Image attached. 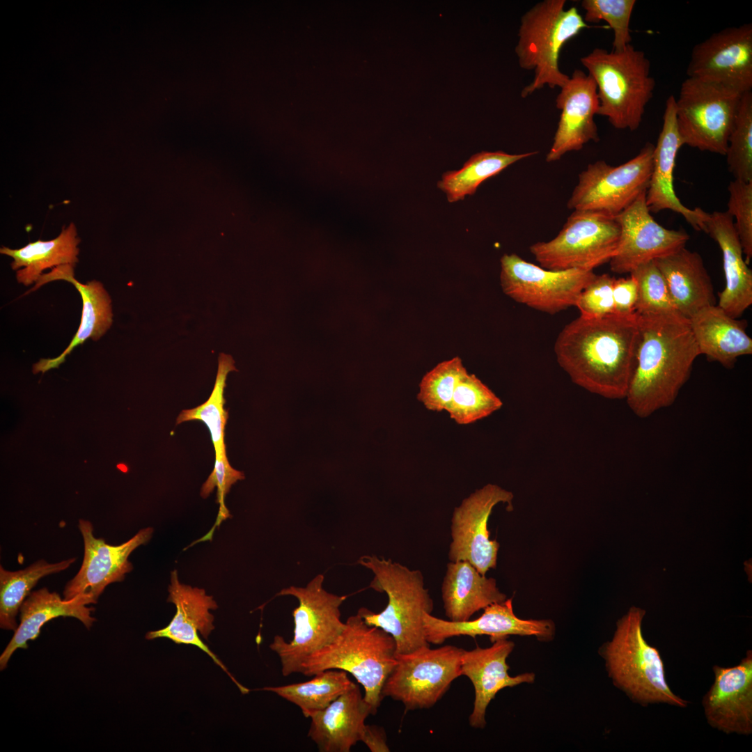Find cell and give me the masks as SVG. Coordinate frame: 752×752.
I'll return each instance as SVG.
<instances>
[{"label": "cell", "instance_id": "26", "mask_svg": "<svg viewBox=\"0 0 752 752\" xmlns=\"http://www.w3.org/2000/svg\"><path fill=\"white\" fill-rule=\"evenodd\" d=\"M75 265H62L52 268L51 272L42 274L36 285L26 294L34 291L42 285L56 280L71 283L79 291L82 299V314L79 329L68 347L58 357L54 359H42L33 366V373H42L58 368L65 357L79 345L87 339L99 340L110 328L113 322L111 300L103 285L95 280L86 284L79 282L74 276Z\"/></svg>", "mask_w": 752, "mask_h": 752}, {"label": "cell", "instance_id": "3", "mask_svg": "<svg viewBox=\"0 0 752 752\" xmlns=\"http://www.w3.org/2000/svg\"><path fill=\"white\" fill-rule=\"evenodd\" d=\"M645 613L631 607L618 620L612 639L599 648L608 676L616 687L642 706L666 703L685 707L689 702L675 694L667 683L659 650L643 637Z\"/></svg>", "mask_w": 752, "mask_h": 752}, {"label": "cell", "instance_id": "15", "mask_svg": "<svg viewBox=\"0 0 752 752\" xmlns=\"http://www.w3.org/2000/svg\"><path fill=\"white\" fill-rule=\"evenodd\" d=\"M687 76L719 83L741 93L752 88V24L725 28L692 49Z\"/></svg>", "mask_w": 752, "mask_h": 752}, {"label": "cell", "instance_id": "31", "mask_svg": "<svg viewBox=\"0 0 752 752\" xmlns=\"http://www.w3.org/2000/svg\"><path fill=\"white\" fill-rule=\"evenodd\" d=\"M80 239L73 223L64 228L56 238L37 240L17 249L2 246L0 253L11 257V267L17 270L16 278L19 283L28 286L36 283L42 272L48 268L78 262Z\"/></svg>", "mask_w": 752, "mask_h": 752}, {"label": "cell", "instance_id": "35", "mask_svg": "<svg viewBox=\"0 0 752 752\" xmlns=\"http://www.w3.org/2000/svg\"><path fill=\"white\" fill-rule=\"evenodd\" d=\"M234 364L230 355L221 353L215 383L209 398L195 408L182 410L176 419V424L194 420L203 421L210 431L215 454L226 452L224 430L228 412L224 407L226 402L224 391L228 374L237 370Z\"/></svg>", "mask_w": 752, "mask_h": 752}, {"label": "cell", "instance_id": "41", "mask_svg": "<svg viewBox=\"0 0 752 752\" xmlns=\"http://www.w3.org/2000/svg\"><path fill=\"white\" fill-rule=\"evenodd\" d=\"M729 199L726 211L735 219L747 264L752 257V182L734 180L728 186Z\"/></svg>", "mask_w": 752, "mask_h": 752}, {"label": "cell", "instance_id": "19", "mask_svg": "<svg viewBox=\"0 0 752 752\" xmlns=\"http://www.w3.org/2000/svg\"><path fill=\"white\" fill-rule=\"evenodd\" d=\"M599 106L594 79L583 71L574 70L556 98V107L561 112L552 145L546 155L547 162L558 161L568 152L579 150L590 141H599L594 120Z\"/></svg>", "mask_w": 752, "mask_h": 752}, {"label": "cell", "instance_id": "21", "mask_svg": "<svg viewBox=\"0 0 752 752\" xmlns=\"http://www.w3.org/2000/svg\"><path fill=\"white\" fill-rule=\"evenodd\" d=\"M169 593L167 601L175 604V614L166 627L148 632L146 634V639L153 640L166 638L176 644L196 646L228 675L242 694L249 693V690L235 679L226 666L198 636L199 632L203 639L207 640L214 629V616L210 611L217 609L218 606L212 596L206 595L204 589L181 583L175 570L171 574Z\"/></svg>", "mask_w": 752, "mask_h": 752}, {"label": "cell", "instance_id": "14", "mask_svg": "<svg viewBox=\"0 0 752 752\" xmlns=\"http://www.w3.org/2000/svg\"><path fill=\"white\" fill-rule=\"evenodd\" d=\"M513 494L494 484L476 490L455 507L451 524L450 561H465L485 575L496 567L499 543L489 538V517L500 503L511 505Z\"/></svg>", "mask_w": 752, "mask_h": 752}, {"label": "cell", "instance_id": "10", "mask_svg": "<svg viewBox=\"0 0 752 752\" xmlns=\"http://www.w3.org/2000/svg\"><path fill=\"white\" fill-rule=\"evenodd\" d=\"M620 234L616 217L574 210L554 238L534 243L529 249L545 269L593 271L615 255Z\"/></svg>", "mask_w": 752, "mask_h": 752}, {"label": "cell", "instance_id": "18", "mask_svg": "<svg viewBox=\"0 0 752 752\" xmlns=\"http://www.w3.org/2000/svg\"><path fill=\"white\" fill-rule=\"evenodd\" d=\"M424 634L430 644H442L446 639L454 636H489L491 643L508 639L510 635L534 636L540 642L549 643L554 640L556 626L550 619L524 620L514 613L512 598L499 603L490 604L478 618L464 622L446 620L425 612L423 616Z\"/></svg>", "mask_w": 752, "mask_h": 752}, {"label": "cell", "instance_id": "1", "mask_svg": "<svg viewBox=\"0 0 752 752\" xmlns=\"http://www.w3.org/2000/svg\"><path fill=\"white\" fill-rule=\"evenodd\" d=\"M639 337L638 315H579L558 334L554 352L571 380L608 399H624L634 371Z\"/></svg>", "mask_w": 752, "mask_h": 752}, {"label": "cell", "instance_id": "32", "mask_svg": "<svg viewBox=\"0 0 752 752\" xmlns=\"http://www.w3.org/2000/svg\"><path fill=\"white\" fill-rule=\"evenodd\" d=\"M538 154L537 151L509 154L501 150L482 151L473 155L457 171H448L442 175L437 187L446 195L449 202L462 200L473 194L485 180L493 177L511 164Z\"/></svg>", "mask_w": 752, "mask_h": 752}, {"label": "cell", "instance_id": "2", "mask_svg": "<svg viewBox=\"0 0 752 752\" xmlns=\"http://www.w3.org/2000/svg\"><path fill=\"white\" fill-rule=\"evenodd\" d=\"M637 315L636 362L625 399L645 418L674 403L700 354L689 320L676 311Z\"/></svg>", "mask_w": 752, "mask_h": 752}, {"label": "cell", "instance_id": "7", "mask_svg": "<svg viewBox=\"0 0 752 752\" xmlns=\"http://www.w3.org/2000/svg\"><path fill=\"white\" fill-rule=\"evenodd\" d=\"M565 0H544L521 18L515 53L519 65L534 72L532 81L521 92L523 98L545 86L561 88L570 79L559 68L561 51L568 40L589 26L577 8L565 9Z\"/></svg>", "mask_w": 752, "mask_h": 752}, {"label": "cell", "instance_id": "12", "mask_svg": "<svg viewBox=\"0 0 752 752\" xmlns=\"http://www.w3.org/2000/svg\"><path fill=\"white\" fill-rule=\"evenodd\" d=\"M654 145L647 143L627 162L613 166L604 160L588 165L567 202L574 210L616 217L646 192L652 169Z\"/></svg>", "mask_w": 752, "mask_h": 752}, {"label": "cell", "instance_id": "22", "mask_svg": "<svg viewBox=\"0 0 752 752\" xmlns=\"http://www.w3.org/2000/svg\"><path fill=\"white\" fill-rule=\"evenodd\" d=\"M683 145L676 122L675 97L671 95L666 101L662 127L654 146L652 169L645 201L650 212L673 211L682 215L694 229L703 231L708 212L700 207H687L674 189V168L678 151Z\"/></svg>", "mask_w": 752, "mask_h": 752}, {"label": "cell", "instance_id": "42", "mask_svg": "<svg viewBox=\"0 0 752 752\" xmlns=\"http://www.w3.org/2000/svg\"><path fill=\"white\" fill-rule=\"evenodd\" d=\"M615 278L608 274L595 275L580 293L575 306L580 315L600 318L614 313L613 286Z\"/></svg>", "mask_w": 752, "mask_h": 752}, {"label": "cell", "instance_id": "28", "mask_svg": "<svg viewBox=\"0 0 752 752\" xmlns=\"http://www.w3.org/2000/svg\"><path fill=\"white\" fill-rule=\"evenodd\" d=\"M677 312L689 319L701 308L715 304L711 278L699 253L686 247L655 259Z\"/></svg>", "mask_w": 752, "mask_h": 752}, {"label": "cell", "instance_id": "36", "mask_svg": "<svg viewBox=\"0 0 752 752\" xmlns=\"http://www.w3.org/2000/svg\"><path fill=\"white\" fill-rule=\"evenodd\" d=\"M502 405L485 384L467 371L460 378L446 412L457 424L467 425L487 417Z\"/></svg>", "mask_w": 752, "mask_h": 752}, {"label": "cell", "instance_id": "24", "mask_svg": "<svg viewBox=\"0 0 752 752\" xmlns=\"http://www.w3.org/2000/svg\"><path fill=\"white\" fill-rule=\"evenodd\" d=\"M373 714L359 687L354 684L322 710L310 712L308 736L321 752H349L361 741L366 719Z\"/></svg>", "mask_w": 752, "mask_h": 752}, {"label": "cell", "instance_id": "45", "mask_svg": "<svg viewBox=\"0 0 752 752\" xmlns=\"http://www.w3.org/2000/svg\"><path fill=\"white\" fill-rule=\"evenodd\" d=\"M372 752H388L386 737L383 728L367 725L361 741Z\"/></svg>", "mask_w": 752, "mask_h": 752}, {"label": "cell", "instance_id": "11", "mask_svg": "<svg viewBox=\"0 0 752 752\" xmlns=\"http://www.w3.org/2000/svg\"><path fill=\"white\" fill-rule=\"evenodd\" d=\"M463 650L450 645L435 649L426 646L397 655V664L383 686L382 698L401 702L406 711L432 707L462 675Z\"/></svg>", "mask_w": 752, "mask_h": 752}, {"label": "cell", "instance_id": "4", "mask_svg": "<svg viewBox=\"0 0 752 752\" xmlns=\"http://www.w3.org/2000/svg\"><path fill=\"white\" fill-rule=\"evenodd\" d=\"M357 563L374 574L369 587L385 593L386 608L379 613L361 607L357 613L369 625L390 634L396 643L397 655H405L430 646L424 634L423 616L431 613L433 600L418 570L375 555H364Z\"/></svg>", "mask_w": 752, "mask_h": 752}, {"label": "cell", "instance_id": "9", "mask_svg": "<svg viewBox=\"0 0 752 752\" xmlns=\"http://www.w3.org/2000/svg\"><path fill=\"white\" fill-rule=\"evenodd\" d=\"M725 85L688 77L675 98L676 122L684 145L725 155L742 96Z\"/></svg>", "mask_w": 752, "mask_h": 752}, {"label": "cell", "instance_id": "23", "mask_svg": "<svg viewBox=\"0 0 752 752\" xmlns=\"http://www.w3.org/2000/svg\"><path fill=\"white\" fill-rule=\"evenodd\" d=\"M515 645L513 641L501 639L487 648L477 646L471 650H463L462 675L471 680L475 693L473 710L469 717L472 728L483 729L486 726L487 708L500 690L535 682V674L532 672L509 675L506 661Z\"/></svg>", "mask_w": 752, "mask_h": 752}, {"label": "cell", "instance_id": "40", "mask_svg": "<svg viewBox=\"0 0 752 752\" xmlns=\"http://www.w3.org/2000/svg\"><path fill=\"white\" fill-rule=\"evenodd\" d=\"M629 274L637 284L636 314L675 311L664 276L654 260L639 265Z\"/></svg>", "mask_w": 752, "mask_h": 752}, {"label": "cell", "instance_id": "17", "mask_svg": "<svg viewBox=\"0 0 752 752\" xmlns=\"http://www.w3.org/2000/svg\"><path fill=\"white\" fill-rule=\"evenodd\" d=\"M79 528L84 540V559L79 572L66 583L63 597L69 600L79 594H88L97 603L109 584L123 581L132 570L129 556L150 540L154 530L151 527L141 529L127 542L111 545L94 536L93 526L88 520L79 519Z\"/></svg>", "mask_w": 752, "mask_h": 752}, {"label": "cell", "instance_id": "33", "mask_svg": "<svg viewBox=\"0 0 752 752\" xmlns=\"http://www.w3.org/2000/svg\"><path fill=\"white\" fill-rule=\"evenodd\" d=\"M70 558L50 563L40 559L27 567L10 571L0 566V627L15 631L16 616L20 607L38 581L50 574L62 572L76 561Z\"/></svg>", "mask_w": 752, "mask_h": 752}, {"label": "cell", "instance_id": "39", "mask_svg": "<svg viewBox=\"0 0 752 752\" xmlns=\"http://www.w3.org/2000/svg\"><path fill=\"white\" fill-rule=\"evenodd\" d=\"M635 0H583L584 22L597 23L601 20L609 24L613 32V49L620 51L631 44L629 23Z\"/></svg>", "mask_w": 752, "mask_h": 752}, {"label": "cell", "instance_id": "6", "mask_svg": "<svg viewBox=\"0 0 752 752\" xmlns=\"http://www.w3.org/2000/svg\"><path fill=\"white\" fill-rule=\"evenodd\" d=\"M580 61L597 85V115L616 129H638L655 88L645 52L631 44L620 51L596 47Z\"/></svg>", "mask_w": 752, "mask_h": 752}, {"label": "cell", "instance_id": "8", "mask_svg": "<svg viewBox=\"0 0 752 752\" xmlns=\"http://www.w3.org/2000/svg\"><path fill=\"white\" fill-rule=\"evenodd\" d=\"M324 579L323 574H318L305 586H291L276 594L292 596L299 602L292 611V639L288 642L276 635L269 645L280 659L285 677L301 673L305 659L333 642L345 627L340 607L347 596L327 591L323 587Z\"/></svg>", "mask_w": 752, "mask_h": 752}, {"label": "cell", "instance_id": "16", "mask_svg": "<svg viewBox=\"0 0 752 752\" xmlns=\"http://www.w3.org/2000/svg\"><path fill=\"white\" fill-rule=\"evenodd\" d=\"M645 194L616 216L620 234L616 253L609 261L613 272L630 274L642 264L684 247L689 239L684 230L666 228L655 220Z\"/></svg>", "mask_w": 752, "mask_h": 752}, {"label": "cell", "instance_id": "13", "mask_svg": "<svg viewBox=\"0 0 752 752\" xmlns=\"http://www.w3.org/2000/svg\"><path fill=\"white\" fill-rule=\"evenodd\" d=\"M503 292L533 309L555 314L575 306L582 290L595 278L593 271H554L527 262L515 253L501 258Z\"/></svg>", "mask_w": 752, "mask_h": 752}, {"label": "cell", "instance_id": "44", "mask_svg": "<svg viewBox=\"0 0 752 752\" xmlns=\"http://www.w3.org/2000/svg\"><path fill=\"white\" fill-rule=\"evenodd\" d=\"M614 311L622 315L636 313L638 288L635 279L628 277L615 279L613 286Z\"/></svg>", "mask_w": 752, "mask_h": 752}, {"label": "cell", "instance_id": "25", "mask_svg": "<svg viewBox=\"0 0 752 752\" xmlns=\"http://www.w3.org/2000/svg\"><path fill=\"white\" fill-rule=\"evenodd\" d=\"M703 232L719 245L726 280L718 306L733 318H739L752 304V271L746 262L734 220L726 212L707 213Z\"/></svg>", "mask_w": 752, "mask_h": 752}, {"label": "cell", "instance_id": "29", "mask_svg": "<svg viewBox=\"0 0 752 752\" xmlns=\"http://www.w3.org/2000/svg\"><path fill=\"white\" fill-rule=\"evenodd\" d=\"M700 354L733 368L737 359L752 354L746 322L728 315L718 305L705 306L689 319Z\"/></svg>", "mask_w": 752, "mask_h": 752}, {"label": "cell", "instance_id": "34", "mask_svg": "<svg viewBox=\"0 0 752 752\" xmlns=\"http://www.w3.org/2000/svg\"><path fill=\"white\" fill-rule=\"evenodd\" d=\"M304 682L279 687H266L260 690L272 691L296 705L306 717L310 712L327 707L355 683L346 671L329 669L318 673Z\"/></svg>", "mask_w": 752, "mask_h": 752}, {"label": "cell", "instance_id": "30", "mask_svg": "<svg viewBox=\"0 0 752 752\" xmlns=\"http://www.w3.org/2000/svg\"><path fill=\"white\" fill-rule=\"evenodd\" d=\"M441 595L445 614L453 622L469 620L480 609L507 599L494 579L486 577L465 561L447 564Z\"/></svg>", "mask_w": 752, "mask_h": 752}, {"label": "cell", "instance_id": "38", "mask_svg": "<svg viewBox=\"0 0 752 752\" xmlns=\"http://www.w3.org/2000/svg\"><path fill=\"white\" fill-rule=\"evenodd\" d=\"M467 371L457 356L439 363L422 377L417 399L428 410L446 411L460 378Z\"/></svg>", "mask_w": 752, "mask_h": 752}, {"label": "cell", "instance_id": "27", "mask_svg": "<svg viewBox=\"0 0 752 752\" xmlns=\"http://www.w3.org/2000/svg\"><path fill=\"white\" fill-rule=\"evenodd\" d=\"M90 604L96 602L88 594H79L66 600L61 599L57 593L50 592L47 588L31 592L20 607V623L1 655V671L6 667L10 657L17 649H27V641L36 639L42 627L54 618L73 617L80 620L87 629H90L96 621L91 616L94 608L87 606Z\"/></svg>", "mask_w": 752, "mask_h": 752}, {"label": "cell", "instance_id": "43", "mask_svg": "<svg viewBox=\"0 0 752 752\" xmlns=\"http://www.w3.org/2000/svg\"><path fill=\"white\" fill-rule=\"evenodd\" d=\"M244 478L243 472L233 469L226 455V452L215 454L214 467L206 481L203 483L201 496L207 498L214 489H217V501L220 504V510L216 525L229 516L224 506V497L230 491L231 486L237 480Z\"/></svg>", "mask_w": 752, "mask_h": 752}, {"label": "cell", "instance_id": "20", "mask_svg": "<svg viewBox=\"0 0 752 752\" xmlns=\"http://www.w3.org/2000/svg\"><path fill=\"white\" fill-rule=\"evenodd\" d=\"M714 680L702 701L707 723L726 734L752 733V651L739 664L713 666Z\"/></svg>", "mask_w": 752, "mask_h": 752}, {"label": "cell", "instance_id": "37", "mask_svg": "<svg viewBox=\"0 0 752 752\" xmlns=\"http://www.w3.org/2000/svg\"><path fill=\"white\" fill-rule=\"evenodd\" d=\"M729 171L735 180L752 182V93H744L726 152Z\"/></svg>", "mask_w": 752, "mask_h": 752}, {"label": "cell", "instance_id": "5", "mask_svg": "<svg viewBox=\"0 0 752 752\" xmlns=\"http://www.w3.org/2000/svg\"><path fill=\"white\" fill-rule=\"evenodd\" d=\"M393 637L368 625L358 614L350 616L338 636L307 657L301 664L306 676L329 669L350 673L364 689V699L375 715L383 699V686L397 664Z\"/></svg>", "mask_w": 752, "mask_h": 752}]
</instances>
